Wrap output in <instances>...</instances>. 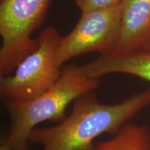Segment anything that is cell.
Instances as JSON below:
<instances>
[{"mask_svg":"<svg viewBox=\"0 0 150 150\" xmlns=\"http://www.w3.org/2000/svg\"><path fill=\"white\" fill-rule=\"evenodd\" d=\"M61 38L55 28L47 27L38 37L37 48L18 65L13 74L1 76L0 94L6 102L32 100L56 83L61 73L56 61Z\"/></svg>","mask_w":150,"mask_h":150,"instance_id":"3957f363","label":"cell"},{"mask_svg":"<svg viewBox=\"0 0 150 150\" xmlns=\"http://www.w3.org/2000/svg\"><path fill=\"white\" fill-rule=\"evenodd\" d=\"M150 52V0H125L120 34L108 56Z\"/></svg>","mask_w":150,"mask_h":150,"instance_id":"8992f818","label":"cell"},{"mask_svg":"<svg viewBox=\"0 0 150 150\" xmlns=\"http://www.w3.org/2000/svg\"><path fill=\"white\" fill-rule=\"evenodd\" d=\"M122 3L111 8L81 13L72 31L60 41L56 54L60 67L72 58L86 53L96 52L100 56L112 53L120 30Z\"/></svg>","mask_w":150,"mask_h":150,"instance_id":"5b68a950","label":"cell"},{"mask_svg":"<svg viewBox=\"0 0 150 150\" xmlns=\"http://www.w3.org/2000/svg\"><path fill=\"white\" fill-rule=\"evenodd\" d=\"M0 150H13V149L11 147V146L9 145L6 142L4 141L3 142V144H1Z\"/></svg>","mask_w":150,"mask_h":150,"instance_id":"30bf717a","label":"cell"},{"mask_svg":"<svg viewBox=\"0 0 150 150\" xmlns=\"http://www.w3.org/2000/svg\"><path fill=\"white\" fill-rule=\"evenodd\" d=\"M99 86V79L86 76L81 66L70 65L61 71L50 89L36 98L27 102H6L11 126L5 141L13 150H28L30 134L38 125L47 120L61 122L71 102Z\"/></svg>","mask_w":150,"mask_h":150,"instance_id":"7a4b0ae2","label":"cell"},{"mask_svg":"<svg viewBox=\"0 0 150 150\" xmlns=\"http://www.w3.org/2000/svg\"><path fill=\"white\" fill-rule=\"evenodd\" d=\"M149 105L150 88L115 104H102L90 92L74 101L70 115L59 125L33 129L29 142L42 145L43 150H90L97 136L115 135Z\"/></svg>","mask_w":150,"mask_h":150,"instance_id":"6da1fadb","label":"cell"},{"mask_svg":"<svg viewBox=\"0 0 150 150\" xmlns=\"http://www.w3.org/2000/svg\"><path fill=\"white\" fill-rule=\"evenodd\" d=\"M125 0H74L78 8L83 13L111 8L120 4Z\"/></svg>","mask_w":150,"mask_h":150,"instance_id":"9c48e42d","label":"cell"},{"mask_svg":"<svg viewBox=\"0 0 150 150\" xmlns=\"http://www.w3.org/2000/svg\"><path fill=\"white\" fill-rule=\"evenodd\" d=\"M90 150H150V129L127 122L112 139L94 144Z\"/></svg>","mask_w":150,"mask_h":150,"instance_id":"ba28073f","label":"cell"},{"mask_svg":"<svg viewBox=\"0 0 150 150\" xmlns=\"http://www.w3.org/2000/svg\"><path fill=\"white\" fill-rule=\"evenodd\" d=\"M82 72L90 77L99 79L112 74H130L150 81V52L120 56H100L95 61L81 66Z\"/></svg>","mask_w":150,"mask_h":150,"instance_id":"52a82bcc","label":"cell"},{"mask_svg":"<svg viewBox=\"0 0 150 150\" xmlns=\"http://www.w3.org/2000/svg\"><path fill=\"white\" fill-rule=\"evenodd\" d=\"M52 0H1L0 76L12 74L38 45L32 35L42 24Z\"/></svg>","mask_w":150,"mask_h":150,"instance_id":"277c9868","label":"cell"}]
</instances>
